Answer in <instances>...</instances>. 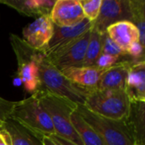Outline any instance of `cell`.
Returning a JSON list of instances; mask_svg holds the SVG:
<instances>
[{
  "label": "cell",
  "instance_id": "cell-1",
  "mask_svg": "<svg viewBox=\"0 0 145 145\" xmlns=\"http://www.w3.org/2000/svg\"><path fill=\"white\" fill-rule=\"evenodd\" d=\"M35 94L49 116L55 134L75 144L83 145L71 121V115L76 110L77 105L44 90H38Z\"/></svg>",
  "mask_w": 145,
  "mask_h": 145
},
{
  "label": "cell",
  "instance_id": "cell-2",
  "mask_svg": "<svg viewBox=\"0 0 145 145\" xmlns=\"http://www.w3.org/2000/svg\"><path fill=\"white\" fill-rule=\"evenodd\" d=\"M10 119L30 131L40 140L44 136L55 134L52 121L36 94L14 102Z\"/></svg>",
  "mask_w": 145,
  "mask_h": 145
},
{
  "label": "cell",
  "instance_id": "cell-3",
  "mask_svg": "<svg viewBox=\"0 0 145 145\" xmlns=\"http://www.w3.org/2000/svg\"><path fill=\"white\" fill-rule=\"evenodd\" d=\"M39 77L41 82V88L39 90H44L63 97L77 105H84L87 96L91 91L81 88L71 82L46 58L45 55H43L40 63Z\"/></svg>",
  "mask_w": 145,
  "mask_h": 145
},
{
  "label": "cell",
  "instance_id": "cell-4",
  "mask_svg": "<svg viewBox=\"0 0 145 145\" xmlns=\"http://www.w3.org/2000/svg\"><path fill=\"white\" fill-rule=\"evenodd\" d=\"M83 105L94 114L120 121L128 117L131 102L125 90L93 88L88 94Z\"/></svg>",
  "mask_w": 145,
  "mask_h": 145
},
{
  "label": "cell",
  "instance_id": "cell-5",
  "mask_svg": "<svg viewBox=\"0 0 145 145\" xmlns=\"http://www.w3.org/2000/svg\"><path fill=\"white\" fill-rule=\"evenodd\" d=\"M9 41L18 64V77L25 89L33 94L41 88L39 66L44 54L31 48L22 38L14 34L9 35Z\"/></svg>",
  "mask_w": 145,
  "mask_h": 145
},
{
  "label": "cell",
  "instance_id": "cell-6",
  "mask_svg": "<svg viewBox=\"0 0 145 145\" xmlns=\"http://www.w3.org/2000/svg\"><path fill=\"white\" fill-rule=\"evenodd\" d=\"M76 112L98 133L105 145H135L136 141L126 120H112L77 105Z\"/></svg>",
  "mask_w": 145,
  "mask_h": 145
},
{
  "label": "cell",
  "instance_id": "cell-7",
  "mask_svg": "<svg viewBox=\"0 0 145 145\" xmlns=\"http://www.w3.org/2000/svg\"><path fill=\"white\" fill-rule=\"evenodd\" d=\"M122 20L132 22L129 0H102L99 16L92 28L104 33L110 25Z\"/></svg>",
  "mask_w": 145,
  "mask_h": 145
},
{
  "label": "cell",
  "instance_id": "cell-8",
  "mask_svg": "<svg viewBox=\"0 0 145 145\" xmlns=\"http://www.w3.org/2000/svg\"><path fill=\"white\" fill-rule=\"evenodd\" d=\"M90 31L91 30L68 46L65 47L59 52L46 58L59 71L69 67L82 66L90 37Z\"/></svg>",
  "mask_w": 145,
  "mask_h": 145
},
{
  "label": "cell",
  "instance_id": "cell-9",
  "mask_svg": "<svg viewBox=\"0 0 145 145\" xmlns=\"http://www.w3.org/2000/svg\"><path fill=\"white\" fill-rule=\"evenodd\" d=\"M93 22L85 18L82 21L73 26L59 27L54 25V32L49 40L46 49L42 52L46 57L53 55L72 42L89 31L93 27Z\"/></svg>",
  "mask_w": 145,
  "mask_h": 145
},
{
  "label": "cell",
  "instance_id": "cell-10",
  "mask_svg": "<svg viewBox=\"0 0 145 145\" xmlns=\"http://www.w3.org/2000/svg\"><path fill=\"white\" fill-rule=\"evenodd\" d=\"M54 32V23L50 15L37 18L22 31L23 40L33 49L43 52Z\"/></svg>",
  "mask_w": 145,
  "mask_h": 145
},
{
  "label": "cell",
  "instance_id": "cell-11",
  "mask_svg": "<svg viewBox=\"0 0 145 145\" xmlns=\"http://www.w3.org/2000/svg\"><path fill=\"white\" fill-rule=\"evenodd\" d=\"M54 25L73 26L85 19L79 0H56L50 13Z\"/></svg>",
  "mask_w": 145,
  "mask_h": 145
},
{
  "label": "cell",
  "instance_id": "cell-12",
  "mask_svg": "<svg viewBox=\"0 0 145 145\" xmlns=\"http://www.w3.org/2000/svg\"><path fill=\"white\" fill-rule=\"evenodd\" d=\"M125 91L131 103L145 102L144 60H130Z\"/></svg>",
  "mask_w": 145,
  "mask_h": 145
},
{
  "label": "cell",
  "instance_id": "cell-13",
  "mask_svg": "<svg viewBox=\"0 0 145 145\" xmlns=\"http://www.w3.org/2000/svg\"><path fill=\"white\" fill-rule=\"evenodd\" d=\"M130 60H122L105 70L96 86L99 90H125Z\"/></svg>",
  "mask_w": 145,
  "mask_h": 145
},
{
  "label": "cell",
  "instance_id": "cell-14",
  "mask_svg": "<svg viewBox=\"0 0 145 145\" xmlns=\"http://www.w3.org/2000/svg\"><path fill=\"white\" fill-rule=\"evenodd\" d=\"M105 32L126 53L133 43L139 42V31L131 21L122 20L114 23Z\"/></svg>",
  "mask_w": 145,
  "mask_h": 145
},
{
  "label": "cell",
  "instance_id": "cell-15",
  "mask_svg": "<svg viewBox=\"0 0 145 145\" xmlns=\"http://www.w3.org/2000/svg\"><path fill=\"white\" fill-rule=\"evenodd\" d=\"M56 0H0L3 3L23 15L38 18L50 15Z\"/></svg>",
  "mask_w": 145,
  "mask_h": 145
},
{
  "label": "cell",
  "instance_id": "cell-16",
  "mask_svg": "<svg viewBox=\"0 0 145 145\" xmlns=\"http://www.w3.org/2000/svg\"><path fill=\"white\" fill-rule=\"evenodd\" d=\"M61 73L76 85L92 90L96 88L103 70L96 67H69L60 71Z\"/></svg>",
  "mask_w": 145,
  "mask_h": 145
},
{
  "label": "cell",
  "instance_id": "cell-17",
  "mask_svg": "<svg viewBox=\"0 0 145 145\" xmlns=\"http://www.w3.org/2000/svg\"><path fill=\"white\" fill-rule=\"evenodd\" d=\"M136 144L144 145V102L131 103L130 112L126 119Z\"/></svg>",
  "mask_w": 145,
  "mask_h": 145
},
{
  "label": "cell",
  "instance_id": "cell-18",
  "mask_svg": "<svg viewBox=\"0 0 145 145\" xmlns=\"http://www.w3.org/2000/svg\"><path fill=\"white\" fill-rule=\"evenodd\" d=\"M3 128L9 134L11 145H42L37 137L11 119L3 123Z\"/></svg>",
  "mask_w": 145,
  "mask_h": 145
},
{
  "label": "cell",
  "instance_id": "cell-19",
  "mask_svg": "<svg viewBox=\"0 0 145 145\" xmlns=\"http://www.w3.org/2000/svg\"><path fill=\"white\" fill-rule=\"evenodd\" d=\"M71 124L83 145H105L98 133L75 110L71 117Z\"/></svg>",
  "mask_w": 145,
  "mask_h": 145
},
{
  "label": "cell",
  "instance_id": "cell-20",
  "mask_svg": "<svg viewBox=\"0 0 145 145\" xmlns=\"http://www.w3.org/2000/svg\"><path fill=\"white\" fill-rule=\"evenodd\" d=\"M102 54V33L95 29H91L87 47L85 59L82 63L84 67H94V65Z\"/></svg>",
  "mask_w": 145,
  "mask_h": 145
},
{
  "label": "cell",
  "instance_id": "cell-21",
  "mask_svg": "<svg viewBox=\"0 0 145 145\" xmlns=\"http://www.w3.org/2000/svg\"><path fill=\"white\" fill-rule=\"evenodd\" d=\"M132 22L139 31V42L144 47L145 43V1L129 0Z\"/></svg>",
  "mask_w": 145,
  "mask_h": 145
},
{
  "label": "cell",
  "instance_id": "cell-22",
  "mask_svg": "<svg viewBox=\"0 0 145 145\" xmlns=\"http://www.w3.org/2000/svg\"><path fill=\"white\" fill-rule=\"evenodd\" d=\"M102 54L118 57L127 56V53L123 51L106 32L102 33Z\"/></svg>",
  "mask_w": 145,
  "mask_h": 145
},
{
  "label": "cell",
  "instance_id": "cell-23",
  "mask_svg": "<svg viewBox=\"0 0 145 145\" xmlns=\"http://www.w3.org/2000/svg\"><path fill=\"white\" fill-rule=\"evenodd\" d=\"M85 18L94 21L99 14L102 0H79Z\"/></svg>",
  "mask_w": 145,
  "mask_h": 145
},
{
  "label": "cell",
  "instance_id": "cell-24",
  "mask_svg": "<svg viewBox=\"0 0 145 145\" xmlns=\"http://www.w3.org/2000/svg\"><path fill=\"white\" fill-rule=\"evenodd\" d=\"M121 58L122 57H118V56H113V55H109V54H101L99 59H97L94 67L99 69V70H106L116 64L121 62Z\"/></svg>",
  "mask_w": 145,
  "mask_h": 145
},
{
  "label": "cell",
  "instance_id": "cell-25",
  "mask_svg": "<svg viewBox=\"0 0 145 145\" xmlns=\"http://www.w3.org/2000/svg\"><path fill=\"white\" fill-rule=\"evenodd\" d=\"M14 105V102L7 100L0 97V121L5 122L10 119V115Z\"/></svg>",
  "mask_w": 145,
  "mask_h": 145
},
{
  "label": "cell",
  "instance_id": "cell-26",
  "mask_svg": "<svg viewBox=\"0 0 145 145\" xmlns=\"http://www.w3.org/2000/svg\"><path fill=\"white\" fill-rule=\"evenodd\" d=\"M144 47L139 42H134L133 43L128 49L127 50V56H130L132 59L137 60V61H143L144 60Z\"/></svg>",
  "mask_w": 145,
  "mask_h": 145
},
{
  "label": "cell",
  "instance_id": "cell-27",
  "mask_svg": "<svg viewBox=\"0 0 145 145\" xmlns=\"http://www.w3.org/2000/svg\"><path fill=\"white\" fill-rule=\"evenodd\" d=\"M49 137L58 145H76L73 144L72 142H71V141H69L67 139H65V138H61V137H59V136H58L56 134H53V135H51Z\"/></svg>",
  "mask_w": 145,
  "mask_h": 145
},
{
  "label": "cell",
  "instance_id": "cell-28",
  "mask_svg": "<svg viewBox=\"0 0 145 145\" xmlns=\"http://www.w3.org/2000/svg\"><path fill=\"white\" fill-rule=\"evenodd\" d=\"M41 142L42 145H58L50 137L48 136H44L41 139Z\"/></svg>",
  "mask_w": 145,
  "mask_h": 145
},
{
  "label": "cell",
  "instance_id": "cell-29",
  "mask_svg": "<svg viewBox=\"0 0 145 145\" xmlns=\"http://www.w3.org/2000/svg\"><path fill=\"white\" fill-rule=\"evenodd\" d=\"M0 145H8L7 144V142L5 141L4 138L2 136V134L0 133Z\"/></svg>",
  "mask_w": 145,
  "mask_h": 145
},
{
  "label": "cell",
  "instance_id": "cell-30",
  "mask_svg": "<svg viewBox=\"0 0 145 145\" xmlns=\"http://www.w3.org/2000/svg\"><path fill=\"white\" fill-rule=\"evenodd\" d=\"M3 122H1L0 121V131L3 129Z\"/></svg>",
  "mask_w": 145,
  "mask_h": 145
},
{
  "label": "cell",
  "instance_id": "cell-31",
  "mask_svg": "<svg viewBox=\"0 0 145 145\" xmlns=\"http://www.w3.org/2000/svg\"><path fill=\"white\" fill-rule=\"evenodd\" d=\"M135 145H138V144H135Z\"/></svg>",
  "mask_w": 145,
  "mask_h": 145
}]
</instances>
